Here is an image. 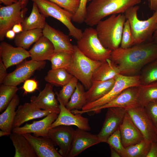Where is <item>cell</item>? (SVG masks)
Returning <instances> with one entry per match:
<instances>
[{"label": "cell", "mask_w": 157, "mask_h": 157, "mask_svg": "<svg viewBox=\"0 0 157 157\" xmlns=\"http://www.w3.org/2000/svg\"><path fill=\"white\" fill-rule=\"evenodd\" d=\"M71 63L66 69L76 78L88 90L91 86L93 74L101 62L92 60L83 54L76 45H74Z\"/></svg>", "instance_id": "obj_5"}, {"label": "cell", "mask_w": 157, "mask_h": 157, "mask_svg": "<svg viewBox=\"0 0 157 157\" xmlns=\"http://www.w3.org/2000/svg\"><path fill=\"white\" fill-rule=\"evenodd\" d=\"M38 83L34 79H28L24 83L22 88L25 93H32L38 89Z\"/></svg>", "instance_id": "obj_44"}, {"label": "cell", "mask_w": 157, "mask_h": 157, "mask_svg": "<svg viewBox=\"0 0 157 157\" xmlns=\"http://www.w3.org/2000/svg\"><path fill=\"white\" fill-rule=\"evenodd\" d=\"M75 130L71 126L60 125L49 129L48 137L54 144L58 146V151L63 157L68 156L70 151Z\"/></svg>", "instance_id": "obj_12"}, {"label": "cell", "mask_w": 157, "mask_h": 157, "mask_svg": "<svg viewBox=\"0 0 157 157\" xmlns=\"http://www.w3.org/2000/svg\"><path fill=\"white\" fill-rule=\"evenodd\" d=\"M92 0H88V1H91Z\"/></svg>", "instance_id": "obj_54"}, {"label": "cell", "mask_w": 157, "mask_h": 157, "mask_svg": "<svg viewBox=\"0 0 157 157\" xmlns=\"http://www.w3.org/2000/svg\"><path fill=\"white\" fill-rule=\"evenodd\" d=\"M28 0L18 1L9 6L0 8V41H3L7 32L13 26L23 22L28 10Z\"/></svg>", "instance_id": "obj_8"}, {"label": "cell", "mask_w": 157, "mask_h": 157, "mask_svg": "<svg viewBox=\"0 0 157 157\" xmlns=\"http://www.w3.org/2000/svg\"><path fill=\"white\" fill-rule=\"evenodd\" d=\"M144 107L157 131V101L149 103Z\"/></svg>", "instance_id": "obj_43"}, {"label": "cell", "mask_w": 157, "mask_h": 157, "mask_svg": "<svg viewBox=\"0 0 157 157\" xmlns=\"http://www.w3.org/2000/svg\"><path fill=\"white\" fill-rule=\"evenodd\" d=\"M72 53L66 51H54L49 61L51 69L63 68L67 69L72 61Z\"/></svg>", "instance_id": "obj_35"}, {"label": "cell", "mask_w": 157, "mask_h": 157, "mask_svg": "<svg viewBox=\"0 0 157 157\" xmlns=\"http://www.w3.org/2000/svg\"><path fill=\"white\" fill-rule=\"evenodd\" d=\"M58 114L53 112L41 120L26 124L22 126L14 128L12 132L19 134L32 133L37 137H48L49 128L57 118Z\"/></svg>", "instance_id": "obj_16"}, {"label": "cell", "mask_w": 157, "mask_h": 157, "mask_svg": "<svg viewBox=\"0 0 157 157\" xmlns=\"http://www.w3.org/2000/svg\"><path fill=\"white\" fill-rule=\"evenodd\" d=\"M53 85L48 83L37 96L31 97L30 102L41 109L49 110L59 114L60 109L58 101L53 91Z\"/></svg>", "instance_id": "obj_19"}, {"label": "cell", "mask_w": 157, "mask_h": 157, "mask_svg": "<svg viewBox=\"0 0 157 157\" xmlns=\"http://www.w3.org/2000/svg\"><path fill=\"white\" fill-rule=\"evenodd\" d=\"M146 157H157V142H151L150 148Z\"/></svg>", "instance_id": "obj_46"}, {"label": "cell", "mask_w": 157, "mask_h": 157, "mask_svg": "<svg viewBox=\"0 0 157 157\" xmlns=\"http://www.w3.org/2000/svg\"><path fill=\"white\" fill-rule=\"evenodd\" d=\"M157 29V25H156V29Z\"/></svg>", "instance_id": "obj_55"}, {"label": "cell", "mask_w": 157, "mask_h": 157, "mask_svg": "<svg viewBox=\"0 0 157 157\" xmlns=\"http://www.w3.org/2000/svg\"><path fill=\"white\" fill-rule=\"evenodd\" d=\"M20 102V97L16 94L13 98L4 112L0 115V129L10 134L16 115V109Z\"/></svg>", "instance_id": "obj_27"}, {"label": "cell", "mask_w": 157, "mask_h": 157, "mask_svg": "<svg viewBox=\"0 0 157 157\" xmlns=\"http://www.w3.org/2000/svg\"><path fill=\"white\" fill-rule=\"evenodd\" d=\"M59 103L60 112L55 121L50 126L49 129L60 125L75 126L86 131L91 129L89 120L79 113H74L68 110L59 98L57 96Z\"/></svg>", "instance_id": "obj_13"}, {"label": "cell", "mask_w": 157, "mask_h": 157, "mask_svg": "<svg viewBox=\"0 0 157 157\" xmlns=\"http://www.w3.org/2000/svg\"><path fill=\"white\" fill-rule=\"evenodd\" d=\"M0 59L7 69L17 65L30 57L29 51L22 48L15 47L4 41L0 44Z\"/></svg>", "instance_id": "obj_17"}, {"label": "cell", "mask_w": 157, "mask_h": 157, "mask_svg": "<svg viewBox=\"0 0 157 157\" xmlns=\"http://www.w3.org/2000/svg\"><path fill=\"white\" fill-rule=\"evenodd\" d=\"M139 77L140 85H146L157 81V59L144 67Z\"/></svg>", "instance_id": "obj_36"}, {"label": "cell", "mask_w": 157, "mask_h": 157, "mask_svg": "<svg viewBox=\"0 0 157 157\" xmlns=\"http://www.w3.org/2000/svg\"><path fill=\"white\" fill-rule=\"evenodd\" d=\"M139 6L136 5L128 9L124 13L131 26L133 45L145 42L151 39L157 24V8L152 15L146 20H140L137 16Z\"/></svg>", "instance_id": "obj_4"}, {"label": "cell", "mask_w": 157, "mask_h": 157, "mask_svg": "<svg viewBox=\"0 0 157 157\" xmlns=\"http://www.w3.org/2000/svg\"><path fill=\"white\" fill-rule=\"evenodd\" d=\"M107 109L103 126L97 134L101 142H106L109 137L119 128L126 113V108H123L112 107Z\"/></svg>", "instance_id": "obj_14"}, {"label": "cell", "mask_w": 157, "mask_h": 157, "mask_svg": "<svg viewBox=\"0 0 157 157\" xmlns=\"http://www.w3.org/2000/svg\"><path fill=\"white\" fill-rule=\"evenodd\" d=\"M138 86L129 87L125 89L109 102L98 108L86 111L84 113L92 112L94 113H97L103 109L110 107H118L126 108L140 105L138 101Z\"/></svg>", "instance_id": "obj_15"}, {"label": "cell", "mask_w": 157, "mask_h": 157, "mask_svg": "<svg viewBox=\"0 0 157 157\" xmlns=\"http://www.w3.org/2000/svg\"><path fill=\"white\" fill-rule=\"evenodd\" d=\"M106 142L110 146L116 150L122 157L125 148L122 144L119 128L109 137Z\"/></svg>", "instance_id": "obj_40"}, {"label": "cell", "mask_w": 157, "mask_h": 157, "mask_svg": "<svg viewBox=\"0 0 157 157\" xmlns=\"http://www.w3.org/2000/svg\"><path fill=\"white\" fill-rule=\"evenodd\" d=\"M42 33L43 35L47 38L53 44L54 51L73 53L74 45L71 43L69 35L53 28L47 23L42 30Z\"/></svg>", "instance_id": "obj_23"}, {"label": "cell", "mask_w": 157, "mask_h": 157, "mask_svg": "<svg viewBox=\"0 0 157 157\" xmlns=\"http://www.w3.org/2000/svg\"><path fill=\"white\" fill-rule=\"evenodd\" d=\"M46 17L40 12L36 4L33 2L31 13L22 23L23 31L36 28L43 29L46 22Z\"/></svg>", "instance_id": "obj_30"}, {"label": "cell", "mask_w": 157, "mask_h": 157, "mask_svg": "<svg viewBox=\"0 0 157 157\" xmlns=\"http://www.w3.org/2000/svg\"><path fill=\"white\" fill-rule=\"evenodd\" d=\"M119 74L120 72L117 67L108 59L101 63L95 70L92 76V82L108 80L114 78Z\"/></svg>", "instance_id": "obj_28"}, {"label": "cell", "mask_w": 157, "mask_h": 157, "mask_svg": "<svg viewBox=\"0 0 157 157\" xmlns=\"http://www.w3.org/2000/svg\"><path fill=\"white\" fill-rule=\"evenodd\" d=\"M150 8L155 11L157 8V0H148Z\"/></svg>", "instance_id": "obj_48"}, {"label": "cell", "mask_w": 157, "mask_h": 157, "mask_svg": "<svg viewBox=\"0 0 157 157\" xmlns=\"http://www.w3.org/2000/svg\"><path fill=\"white\" fill-rule=\"evenodd\" d=\"M121 48L126 49L133 45V37L129 21L126 19L124 25L121 42Z\"/></svg>", "instance_id": "obj_39"}, {"label": "cell", "mask_w": 157, "mask_h": 157, "mask_svg": "<svg viewBox=\"0 0 157 157\" xmlns=\"http://www.w3.org/2000/svg\"><path fill=\"white\" fill-rule=\"evenodd\" d=\"M31 0L36 4L40 13L46 17H52L62 23L68 29L69 36L77 40L81 38L83 31L72 23V13L48 0Z\"/></svg>", "instance_id": "obj_7"}, {"label": "cell", "mask_w": 157, "mask_h": 157, "mask_svg": "<svg viewBox=\"0 0 157 157\" xmlns=\"http://www.w3.org/2000/svg\"><path fill=\"white\" fill-rule=\"evenodd\" d=\"M23 0H18V1H22Z\"/></svg>", "instance_id": "obj_56"}, {"label": "cell", "mask_w": 157, "mask_h": 157, "mask_svg": "<svg viewBox=\"0 0 157 157\" xmlns=\"http://www.w3.org/2000/svg\"><path fill=\"white\" fill-rule=\"evenodd\" d=\"M23 135L30 143L38 157H63L49 137H37L31 133Z\"/></svg>", "instance_id": "obj_21"}, {"label": "cell", "mask_w": 157, "mask_h": 157, "mask_svg": "<svg viewBox=\"0 0 157 157\" xmlns=\"http://www.w3.org/2000/svg\"><path fill=\"white\" fill-rule=\"evenodd\" d=\"M157 59V42L151 41L129 48L119 47L112 51L110 59L118 68L120 74L139 75L146 65Z\"/></svg>", "instance_id": "obj_1"}, {"label": "cell", "mask_w": 157, "mask_h": 157, "mask_svg": "<svg viewBox=\"0 0 157 157\" xmlns=\"http://www.w3.org/2000/svg\"><path fill=\"white\" fill-rule=\"evenodd\" d=\"M151 142L145 139L139 142L125 148L122 157H146Z\"/></svg>", "instance_id": "obj_34"}, {"label": "cell", "mask_w": 157, "mask_h": 157, "mask_svg": "<svg viewBox=\"0 0 157 157\" xmlns=\"http://www.w3.org/2000/svg\"><path fill=\"white\" fill-rule=\"evenodd\" d=\"M126 19L124 14H114L97 24L95 29L98 37L104 47L113 51L119 47Z\"/></svg>", "instance_id": "obj_3"}, {"label": "cell", "mask_w": 157, "mask_h": 157, "mask_svg": "<svg viewBox=\"0 0 157 157\" xmlns=\"http://www.w3.org/2000/svg\"><path fill=\"white\" fill-rule=\"evenodd\" d=\"M101 142L97 135L92 134L77 128L74 135L68 157H75L87 148Z\"/></svg>", "instance_id": "obj_18"}, {"label": "cell", "mask_w": 157, "mask_h": 157, "mask_svg": "<svg viewBox=\"0 0 157 157\" xmlns=\"http://www.w3.org/2000/svg\"><path fill=\"white\" fill-rule=\"evenodd\" d=\"M88 0H80L78 8L73 16L72 21L81 24L84 22L87 12V3Z\"/></svg>", "instance_id": "obj_42"}, {"label": "cell", "mask_w": 157, "mask_h": 157, "mask_svg": "<svg viewBox=\"0 0 157 157\" xmlns=\"http://www.w3.org/2000/svg\"><path fill=\"white\" fill-rule=\"evenodd\" d=\"M52 113L50 110L39 109L31 102L25 103L19 106L16 110L13 128L20 126L26 122L45 117Z\"/></svg>", "instance_id": "obj_20"}, {"label": "cell", "mask_w": 157, "mask_h": 157, "mask_svg": "<svg viewBox=\"0 0 157 157\" xmlns=\"http://www.w3.org/2000/svg\"><path fill=\"white\" fill-rule=\"evenodd\" d=\"M18 0H0V3H3L6 6L10 5L16 2Z\"/></svg>", "instance_id": "obj_49"}, {"label": "cell", "mask_w": 157, "mask_h": 157, "mask_svg": "<svg viewBox=\"0 0 157 157\" xmlns=\"http://www.w3.org/2000/svg\"><path fill=\"white\" fill-rule=\"evenodd\" d=\"M70 12L73 14L79 7L80 0H48Z\"/></svg>", "instance_id": "obj_41"}, {"label": "cell", "mask_w": 157, "mask_h": 157, "mask_svg": "<svg viewBox=\"0 0 157 157\" xmlns=\"http://www.w3.org/2000/svg\"><path fill=\"white\" fill-rule=\"evenodd\" d=\"M142 0H92L87 7L84 22L90 26L96 25L105 17L112 15L124 14Z\"/></svg>", "instance_id": "obj_2"}, {"label": "cell", "mask_w": 157, "mask_h": 157, "mask_svg": "<svg viewBox=\"0 0 157 157\" xmlns=\"http://www.w3.org/2000/svg\"><path fill=\"white\" fill-rule=\"evenodd\" d=\"M111 151V157H122L121 155L115 149L110 146Z\"/></svg>", "instance_id": "obj_51"}, {"label": "cell", "mask_w": 157, "mask_h": 157, "mask_svg": "<svg viewBox=\"0 0 157 157\" xmlns=\"http://www.w3.org/2000/svg\"><path fill=\"white\" fill-rule=\"evenodd\" d=\"M10 134L6 132L3 131L1 130L0 131V137H2V136H4L5 135H9Z\"/></svg>", "instance_id": "obj_53"}, {"label": "cell", "mask_w": 157, "mask_h": 157, "mask_svg": "<svg viewBox=\"0 0 157 157\" xmlns=\"http://www.w3.org/2000/svg\"><path fill=\"white\" fill-rule=\"evenodd\" d=\"M73 76L65 69H51L48 72L44 79L53 86L62 87L67 83Z\"/></svg>", "instance_id": "obj_31"}, {"label": "cell", "mask_w": 157, "mask_h": 157, "mask_svg": "<svg viewBox=\"0 0 157 157\" xmlns=\"http://www.w3.org/2000/svg\"><path fill=\"white\" fill-rule=\"evenodd\" d=\"M19 89L17 86L2 84L0 86V112L7 107Z\"/></svg>", "instance_id": "obj_37"}, {"label": "cell", "mask_w": 157, "mask_h": 157, "mask_svg": "<svg viewBox=\"0 0 157 157\" xmlns=\"http://www.w3.org/2000/svg\"><path fill=\"white\" fill-rule=\"evenodd\" d=\"M9 135L15 149L14 157H38L32 145L23 135L12 133Z\"/></svg>", "instance_id": "obj_25"}, {"label": "cell", "mask_w": 157, "mask_h": 157, "mask_svg": "<svg viewBox=\"0 0 157 157\" xmlns=\"http://www.w3.org/2000/svg\"><path fill=\"white\" fill-rule=\"evenodd\" d=\"M12 29L16 33H19L23 31V27L21 23H19L14 25Z\"/></svg>", "instance_id": "obj_47"}, {"label": "cell", "mask_w": 157, "mask_h": 157, "mask_svg": "<svg viewBox=\"0 0 157 157\" xmlns=\"http://www.w3.org/2000/svg\"><path fill=\"white\" fill-rule=\"evenodd\" d=\"M115 77L103 81H92L91 86L85 92L87 103L95 101L108 93L113 86Z\"/></svg>", "instance_id": "obj_26"}, {"label": "cell", "mask_w": 157, "mask_h": 157, "mask_svg": "<svg viewBox=\"0 0 157 157\" xmlns=\"http://www.w3.org/2000/svg\"><path fill=\"white\" fill-rule=\"evenodd\" d=\"M76 46L89 58L101 63L110 59L112 51L103 46L96 29L91 26L85 29L81 37L77 40Z\"/></svg>", "instance_id": "obj_6"}, {"label": "cell", "mask_w": 157, "mask_h": 157, "mask_svg": "<svg viewBox=\"0 0 157 157\" xmlns=\"http://www.w3.org/2000/svg\"><path fill=\"white\" fill-rule=\"evenodd\" d=\"M119 129L122 144L125 148L137 143L144 139L127 112Z\"/></svg>", "instance_id": "obj_22"}, {"label": "cell", "mask_w": 157, "mask_h": 157, "mask_svg": "<svg viewBox=\"0 0 157 157\" xmlns=\"http://www.w3.org/2000/svg\"><path fill=\"white\" fill-rule=\"evenodd\" d=\"M85 89L84 86L81 83H78L74 92L65 106L68 110L70 111L81 110L86 104L87 102Z\"/></svg>", "instance_id": "obj_33"}, {"label": "cell", "mask_w": 157, "mask_h": 157, "mask_svg": "<svg viewBox=\"0 0 157 157\" xmlns=\"http://www.w3.org/2000/svg\"><path fill=\"white\" fill-rule=\"evenodd\" d=\"M45 61L24 60L17 65L15 69L8 74L2 84L17 86L28 79L36 70L43 69Z\"/></svg>", "instance_id": "obj_11"}, {"label": "cell", "mask_w": 157, "mask_h": 157, "mask_svg": "<svg viewBox=\"0 0 157 157\" xmlns=\"http://www.w3.org/2000/svg\"><path fill=\"white\" fill-rule=\"evenodd\" d=\"M7 69L4 65L2 60L0 58V84L3 83L5 78L8 74Z\"/></svg>", "instance_id": "obj_45"}, {"label": "cell", "mask_w": 157, "mask_h": 157, "mask_svg": "<svg viewBox=\"0 0 157 157\" xmlns=\"http://www.w3.org/2000/svg\"><path fill=\"white\" fill-rule=\"evenodd\" d=\"M78 79L73 76L70 81L62 87L59 93L56 91L55 94L66 106L74 92L78 82Z\"/></svg>", "instance_id": "obj_38"}, {"label": "cell", "mask_w": 157, "mask_h": 157, "mask_svg": "<svg viewBox=\"0 0 157 157\" xmlns=\"http://www.w3.org/2000/svg\"><path fill=\"white\" fill-rule=\"evenodd\" d=\"M126 109L144 139L151 142H157V131L144 107L138 105Z\"/></svg>", "instance_id": "obj_10"}, {"label": "cell", "mask_w": 157, "mask_h": 157, "mask_svg": "<svg viewBox=\"0 0 157 157\" xmlns=\"http://www.w3.org/2000/svg\"><path fill=\"white\" fill-rule=\"evenodd\" d=\"M157 42V29L154 32L152 38V40Z\"/></svg>", "instance_id": "obj_52"}, {"label": "cell", "mask_w": 157, "mask_h": 157, "mask_svg": "<svg viewBox=\"0 0 157 157\" xmlns=\"http://www.w3.org/2000/svg\"><path fill=\"white\" fill-rule=\"evenodd\" d=\"M15 34L16 33L12 29H10L6 33V37L8 39H12L15 37Z\"/></svg>", "instance_id": "obj_50"}, {"label": "cell", "mask_w": 157, "mask_h": 157, "mask_svg": "<svg viewBox=\"0 0 157 157\" xmlns=\"http://www.w3.org/2000/svg\"><path fill=\"white\" fill-rule=\"evenodd\" d=\"M115 78L114 85L108 93L95 101L87 103L81 110H78L77 112L82 114L86 111L102 106L114 99L125 89L131 87L138 86L140 85L139 75L129 76L119 74Z\"/></svg>", "instance_id": "obj_9"}, {"label": "cell", "mask_w": 157, "mask_h": 157, "mask_svg": "<svg viewBox=\"0 0 157 157\" xmlns=\"http://www.w3.org/2000/svg\"><path fill=\"white\" fill-rule=\"evenodd\" d=\"M43 29L36 28L22 32L17 34L14 39V43L17 47L28 49L43 35Z\"/></svg>", "instance_id": "obj_29"}, {"label": "cell", "mask_w": 157, "mask_h": 157, "mask_svg": "<svg viewBox=\"0 0 157 157\" xmlns=\"http://www.w3.org/2000/svg\"><path fill=\"white\" fill-rule=\"evenodd\" d=\"M54 51L52 43L43 35L35 43L29 52L31 60L41 61L49 60Z\"/></svg>", "instance_id": "obj_24"}, {"label": "cell", "mask_w": 157, "mask_h": 157, "mask_svg": "<svg viewBox=\"0 0 157 157\" xmlns=\"http://www.w3.org/2000/svg\"><path fill=\"white\" fill-rule=\"evenodd\" d=\"M139 104L144 106L151 102L157 101V81L138 86Z\"/></svg>", "instance_id": "obj_32"}]
</instances>
